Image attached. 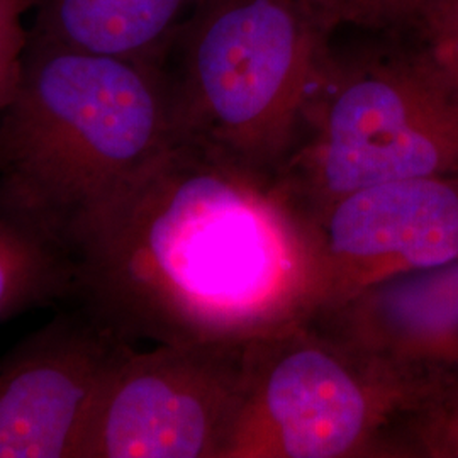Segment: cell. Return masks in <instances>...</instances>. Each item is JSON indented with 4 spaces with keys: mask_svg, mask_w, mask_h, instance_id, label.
Returning a JSON list of instances; mask_svg holds the SVG:
<instances>
[{
    "mask_svg": "<svg viewBox=\"0 0 458 458\" xmlns=\"http://www.w3.org/2000/svg\"><path fill=\"white\" fill-rule=\"evenodd\" d=\"M77 294L126 344H243L319 302L310 216L272 175L183 138L81 231Z\"/></svg>",
    "mask_w": 458,
    "mask_h": 458,
    "instance_id": "1",
    "label": "cell"
},
{
    "mask_svg": "<svg viewBox=\"0 0 458 458\" xmlns=\"http://www.w3.org/2000/svg\"><path fill=\"white\" fill-rule=\"evenodd\" d=\"M181 138L165 64L30 33L0 109V196L73 251L85 225Z\"/></svg>",
    "mask_w": 458,
    "mask_h": 458,
    "instance_id": "2",
    "label": "cell"
},
{
    "mask_svg": "<svg viewBox=\"0 0 458 458\" xmlns=\"http://www.w3.org/2000/svg\"><path fill=\"white\" fill-rule=\"evenodd\" d=\"M433 175H458V92L425 47H329L274 175L280 191L312 221L361 189Z\"/></svg>",
    "mask_w": 458,
    "mask_h": 458,
    "instance_id": "3",
    "label": "cell"
},
{
    "mask_svg": "<svg viewBox=\"0 0 458 458\" xmlns=\"http://www.w3.org/2000/svg\"><path fill=\"white\" fill-rule=\"evenodd\" d=\"M331 34L302 0H202L165 62L182 136L274 177Z\"/></svg>",
    "mask_w": 458,
    "mask_h": 458,
    "instance_id": "4",
    "label": "cell"
},
{
    "mask_svg": "<svg viewBox=\"0 0 458 458\" xmlns=\"http://www.w3.org/2000/svg\"><path fill=\"white\" fill-rule=\"evenodd\" d=\"M428 387L299 319L246 342L226 458H391L395 421Z\"/></svg>",
    "mask_w": 458,
    "mask_h": 458,
    "instance_id": "5",
    "label": "cell"
},
{
    "mask_svg": "<svg viewBox=\"0 0 458 458\" xmlns=\"http://www.w3.org/2000/svg\"><path fill=\"white\" fill-rule=\"evenodd\" d=\"M245 344H126L98 393L81 458H226Z\"/></svg>",
    "mask_w": 458,
    "mask_h": 458,
    "instance_id": "6",
    "label": "cell"
},
{
    "mask_svg": "<svg viewBox=\"0 0 458 458\" xmlns=\"http://www.w3.org/2000/svg\"><path fill=\"white\" fill-rule=\"evenodd\" d=\"M318 311L380 280L458 260V175L387 182L333 202L314 219Z\"/></svg>",
    "mask_w": 458,
    "mask_h": 458,
    "instance_id": "7",
    "label": "cell"
},
{
    "mask_svg": "<svg viewBox=\"0 0 458 458\" xmlns=\"http://www.w3.org/2000/svg\"><path fill=\"white\" fill-rule=\"evenodd\" d=\"M124 340L89 311L62 314L0 357V458H81Z\"/></svg>",
    "mask_w": 458,
    "mask_h": 458,
    "instance_id": "8",
    "label": "cell"
},
{
    "mask_svg": "<svg viewBox=\"0 0 458 458\" xmlns=\"http://www.w3.org/2000/svg\"><path fill=\"white\" fill-rule=\"evenodd\" d=\"M311 318L404 376L458 380V260L380 280Z\"/></svg>",
    "mask_w": 458,
    "mask_h": 458,
    "instance_id": "9",
    "label": "cell"
},
{
    "mask_svg": "<svg viewBox=\"0 0 458 458\" xmlns=\"http://www.w3.org/2000/svg\"><path fill=\"white\" fill-rule=\"evenodd\" d=\"M202 0H36L41 39L100 55L165 64L174 39Z\"/></svg>",
    "mask_w": 458,
    "mask_h": 458,
    "instance_id": "10",
    "label": "cell"
},
{
    "mask_svg": "<svg viewBox=\"0 0 458 458\" xmlns=\"http://www.w3.org/2000/svg\"><path fill=\"white\" fill-rule=\"evenodd\" d=\"M77 294L70 246L0 196V323Z\"/></svg>",
    "mask_w": 458,
    "mask_h": 458,
    "instance_id": "11",
    "label": "cell"
},
{
    "mask_svg": "<svg viewBox=\"0 0 458 458\" xmlns=\"http://www.w3.org/2000/svg\"><path fill=\"white\" fill-rule=\"evenodd\" d=\"M391 458H458V380L431 384L399 416Z\"/></svg>",
    "mask_w": 458,
    "mask_h": 458,
    "instance_id": "12",
    "label": "cell"
},
{
    "mask_svg": "<svg viewBox=\"0 0 458 458\" xmlns=\"http://www.w3.org/2000/svg\"><path fill=\"white\" fill-rule=\"evenodd\" d=\"M335 33L359 28L389 36H418L429 11L440 0H302Z\"/></svg>",
    "mask_w": 458,
    "mask_h": 458,
    "instance_id": "13",
    "label": "cell"
},
{
    "mask_svg": "<svg viewBox=\"0 0 458 458\" xmlns=\"http://www.w3.org/2000/svg\"><path fill=\"white\" fill-rule=\"evenodd\" d=\"M36 0H0V109L16 92L30 31L26 16L31 14Z\"/></svg>",
    "mask_w": 458,
    "mask_h": 458,
    "instance_id": "14",
    "label": "cell"
},
{
    "mask_svg": "<svg viewBox=\"0 0 458 458\" xmlns=\"http://www.w3.org/2000/svg\"><path fill=\"white\" fill-rule=\"evenodd\" d=\"M416 38L458 92V0H440Z\"/></svg>",
    "mask_w": 458,
    "mask_h": 458,
    "instance_id": "15",
    "label": "cell"
}]
</instances>
